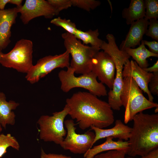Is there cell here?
<instances>
[{"label":"cell","instance_id":"cell-22","mask_svg":"<svg viewBox=\"0 0 158 158\" xmlns=\"http://www.w3.org/2000/svg\"><path fill=\"white\" fill-rule=\"evenodd\" d=\"M10 147L19 150L20 146L16 138L10 134L1 133L0 135V158L6 153L8 148Z\"/></svg>","mask_w":158,"mask_h":158},{"label":"cell","instance_id":"cell-26","mask_svg":"<svg viewBox=\"0 0 158 158\" xmlns=\"http://www.w3.org/2000/svg\"><path fill=\"white\" fill-rule=\"evenodd\" d=\"M47 1L54 8L55 16L58 15L61 11L72 6L71 0H48Z\"/></svg>","mask_w":158,"mask_h":158},{"label":"cell","instance_id":"cell-12","mask_svg":"<svg viewBox=\"0 0 158 158\" xmlns=\"http://www.w3.org/2000/svg\"><path fill=\"white\" fill-rule=\"evenodd\" d=\"M18 8L21 14L20 18L24 25L27 24L31 20L37 17L43 16L51 18L55 16L54 8L47 0H26L24 4Z\"/></svg>","mask_w":158,"mask_h":158},{"label":"cell","instance_id":"cell-23","mask_svg":"<svg viewBox=\"0 0 158 158\" xmlns=\"http://www.w3.org/2000/svg\"><path fill=\"white\" fill-rule=\"evenodd\" d=\"M50 22L56 26L63 28L67 32L73 35L78 29L75 24L71 22L70 20L62 19L60 17L53 19Z\"/></svg>","mask_w":158,"mask_h":158},{"label":"cell","instance_id":"cell-20","mask_svg":"<svg viewBox=\"0 0 158 158\" xmlns=\"http://www.w3.org/2000/svg\"><path fill=\"white\" fill-rule=\"evenodd\" d=\"M124 51L132 57L138 65L143 69L148 67L149 66L147 59L150 57H158V54L152 53L146 48L142 40L138 47L126 48Z\"/></svg>","mask_w":158,"mask_h":158},{"label":"cell","instance_id":"cell-8","mask_svg":"<svg viewBox=\"0 0 158 158\" xmlns=\"http://www.w3.org/2000/svg\"><path fill=\"white\" fill-rule=\"evenodd\" d=\"M68 108L65 105L61 111L55 112L52 115L41 116L37 123L40 128V138L44 142H53L60 145L66 135L64 127V119L68 115Z\"/></svg>","mask_w":158,"mask_h":158},{"label":"cell","instance_id":"cell-29","mask_svg":"<svg viewBox=\"0 0 158 158\" xmlns=\"http://www.w3.org/2000/svg\"><path fill=\"white\" fill-rule=\"evenodd\" d=\"M153 76L149 83V91L154 95H158V72L153 73Z\"/></svg>","mask_w":158,"mask_h":158},{"label":"cell","instance_id":"cell-6","mask_svg":"<svg viewBox=\"0 0 158 158\" xmlns=\"http://www.w3.org/2000/svg\"><path fill=\"white\" fill-rule=\"evenodd\" d=\"M75 73L74 70L70 66L67 70H62L59 73L61 89L63 92L66 93L73 88L80 87L97 97L107 95L105 86L97 81V76L92 72L78 77L75 76Z\"/></svg>","mask_w":158,"mask_h":158},{"label":"cell","instance_id":"cell-36","mask_svg":"<svg viewBox=\"0 0 158 158\" xmlns=\"http://www.w3.org/2000/svg\"><path fill=\"white\" fill-rule=\"evenodd\" d=\"M2 127L0 125V135L1 134V132L2 131Z\"/></svg>","mask_w":158,"mask_h":158},{"label":"cell","instance_id":"cell-4","mask_svg":"<svg viewBox=\"0 0 158 158\" xmlns=\"http://www.w3.org/2000/svg\"><path fill=\"white\" fill-rule=\"evenodd\" d=\"M120 98L122 105L125 108V123L132 121L135 115L144 110L155 108V112H158V104L147 99L142 90L131 77L123 78Z\"/></svg>","mask_w":158,"mask_h":158},{"label":"cell","instance_id":"cell-11","mask_svg":"<svg viewBox=\"0 0 158 158\" xmlns=\"http://www.w3.org/2000/svg\"><path fill=\"white\" fill-rule=\"evenodd\" d=\"M91 71L100 82L112 89L114 80L116 68L112 58L103 51H98L92 60Z\"/></svg>","mask_w":158,"mask_h":158},{"label":"cell","instance_id":"cell-5","mask_svg":"<svg viewBox=\"0 0 158 158\" xmlns=\"http://www.w3.org/2000/svg\"><path fill=\"white\" fill-rule=\"evenodd\" d=\"M64 44L72 57L70 66L77 74H86L91 71L92 61L99 48L89 46L82 44L73 35L68 32L62 34Z\"/></svg>","mask_w":158,"mask_h":158},{"label":"cell","instance_id":"cell-15","mask_svg":"<svg viewBox=\"0 0 158 158\" xmlns=\"http://www.w3.org/2000/svg\"><path fill=\"white\" fill-rule=\"evenodd\" d=\"M149 24L148 20L145 18L132 23L125 40L120 45L119 49L124 51L126 48H134L137 45L139 46Z\"/></svg>","mask_w":158,"mask_h":158},{"label":"cell","instance_id":"cell-3","mask_svg":"<svg viewBox=\"0 0 158 158\" xmlns=\"http://www.w3.org/2000/svg\"><path fill=\"white\" fill-rule=\"evenodd\" d=\"M106 38L108 42L103 41L100 49L112 58L116 68L113 87L107 93L108 102L112 109L119 111L122 106L120 96L123 84V69L126 61L130 57L125 51L119 49L113 35L108 34Z\"/></svg>","mask_w":158,"mask_h":158},{"label":"cell","instance_id":"cell-28","mask_svg":"<svg viewBox=\"0 0 158 158\" xmlns=\"http://www.w3.org/2000/svg\"><path fill=\"white\" fill-rule=\"evenodd\" d=\"M149 27L145 34L146 36L150 37L155 40L158 41V20L157 19H149Z\"/></svg>","mask_w":158,"mask_h":158},{"label":"cell","instance_id":"cell-18","mask_svg":"<svg viewBox=\"0 0 158 158\" xmlns=\"http://www.w3.org/2000/svg\"><path fill=\"white\" fill-rule=\"evenodd\" d=\"M20 104L13 100H6L5 94L0 91V125L5 129L7 125H13L16 115L13 111Z\"/></svg>","mask_w":158,"mask_h":158},{"label":"cell","instance_id":"cell-9","mask_svg":"<svg viewBox=\"0 0 158 158\" xmlns=\"http://www.w3.org/2000/svg\"><path fill=\"white\" fill-rule=\"evenodd\" d=\"M64 125L67 134L60 145L63 149L75 154H84L92 148L95 136L94 133L89 130L83 134L77 133L76 124L72 119L64 121Z\"/></svg>","mask_w":158,"mask_h":158},{"label":"cell","instance_id":"cell-1","mask_svg":"<svg viewBox=\"0 0 158 158\" xmlns=\"http://www.w3.org/2000/svg\"><path fill=\"white\" fill-rule=\"evenodd\" d=\"M69 115L84 130L92 126L104 128L114 121L113 109L108 102L90 92H78L66 100Z\"/></svg>","mask_w":158,"mask_h":158},{"label":"cell","instance_id":"cell-24","mask_svg":"<svg viewBox=\"0 0 158 158\" xmlns=\"http://www.w3.org/2000/svg\"><path fill=\"white\" fill-rule=\"evenodd\" d=\"M145 16L149 20L158 18V0H145Z\"/></svg>","mask_w":158,"mask_h":158},{"label":"cell","instance_id":"cell-34","mask_svg":"<svg viewBox=\"0 0 158 158\" xmlns=\"http://www.w3.org/2000/svg\"><path fill=\"white\" fill-rule=\"evenodd\" d=\"M23 1L22 0H10L9 3L16 5V7L20 8L22 6Z\"/></svg>","mask_w":158,"mask_h":158},{"label":"cell","instance_id":"cell-38","mask_svg":"<svg viewBox=\"0 0 158 158\" xmlns=\"http://www.w3.org/2000/svg\"><path fill=\"white\" fill-rule=\"evenodd\" d=\"M3 54V53L2 52H0V57Z\"/></svg>","mask_w":158,"mask_h":158},{"label":"cell","instance_id":"cell-7","mask_svg":"<svg viewBox=\"0 0 158 158\" xmlns=\"http://www.w3.org/2000/svg\"><path fill=\"white\" fill-rule=\"evenodd\" d=\"M33 47L31 41L24 39L19 40L10 51L3 54L0 57V63L5 67L27 73L33 65Z\"/></svg>","mask_w":158,"mask_h":158},{"label":"cell","instance_id":"cell-2","mask_svg":"<svg viewBox=\"0 0 158 158\" xmlns=\"http://www.w3.org/2000/svg\"><path fill=\"white\" fill-rule=\"evenodd\" d=\"M132 120L127 154L133 157H141L158 148V114L141 112L135 115Z\"/></svg>","mask_w":158,"mask_h":158},{"label":"cell","instance_id":"cell-27","mask_svg":"<svg viewBox=\"0 0 158 158\" xmlns=\"http://www.w3.org/2000/svg\"><path fill=\"white\" fill-rule=\"evenodd\" d=\"M127 151L118 150H111L95 156L94 158H125Z\"/></svg>","mask_w":158,"mask_h":158},{"label":"cell","instance_id":"cell-33","mask_svg":"<svg viewBox=\"0 0 158 158\" xmlns=\"http://www.w3.org/2000/svg\"><path fill=\"white\" fill-rule=\"evenodd\" d=\"M146 72L149 73H154L158 72V60L152 66L143 69Z\"/></svg>","mask_w":158,"mask_h":158},{"label":"cell","instance_id":"cell-35","mask_svg":"<svg viewBox=\"0 0 158 158\" xmlns=\"http://www.w3.org/2000/svg\"><path fill=\"white\" fill-rule=\"evenodd\" d=\"M10 0H0V10H4L6 5L9 3Z\"/></svg>","mask_w":158,"mask_h":158},{"label":"cell","instance_id":"cell-21","mask_svg":"<svg viewBox=\"0 0 158 158\" xmlns=\"http://www.w3.org/2000/svg\"><path fill=\"white\" fill-rule=\"evenodd\" d=\"M99 35L98 29L94 30H89L86 31L78 29L74 36L77 39L81 40L83 44H90L91 46L100 48L103 41L99 38Z\"/></svg>","mask_w":158,"mask_h":158},{"label":"cell","instance_id":"cell-13","mask_svg":"<svg viewBox=\"0 0 158 158\" xmlns=\"http://www.w3.org/2000/svg\"><path fill=\"white\" fill-rule=\"evenodd\" d=\"M153 76L152 73L146 72L140 67L135 61L127 60L124 65L123 77H130L133 78L140 89L147 94L148 100L153 102L154 97L150 92L149 83Z\"/></svg>","mask_w":158,"mask_h":158},{"label":"cell","instance_id":"cell-19","mask_svg":"<svg viewBox=\"0 0 158 158\" xmlns=\"http://www.w3.org/2000/svg\"><path fill=\"white\" fill-rule=\"evenodd\" d=\"M145 0H131L129 7L123 10L122 16L126 19L127 24L129 25L145 18Z\"/></svg>","mask_w":158,"mask_h":158},{"label":"cell","instance_id":"cell-32","mask_svg":"<svg viewBox=\"0 0 158 158\" xmlns=\"http://www.w3.org/2000/svg\"><path fill=\"white\" fill-rule=\"evenodd\" d=\"M139 158H158V148L150 152L147 154Z\"/></svg>","mask_w":158,"mask_h":158},{"label":"cell","instance_id":"cell-16","mask_svg":"<svg viewBox=\"0 0 158 158\" xmlns=\"http://www.w3.org/2000/svg\"><path fill=\"white\" fill-rule=\"evenodd\" d=\"M90 128V130L94 131L95 135L92 146L99 139L109 137L127 141L132 130V128L125 124L120 119L116 120L115 126L111 128H100L93 126Z\"/></svg>","mask_w":158,"mask_h":158},{"label":"cell","instance_id":"cell-14","mask_svg":"<svg viewBox=\"0 0 158 158\" xmlns=\"http://www.w3.org/2000/svg\"><path fill=\"white\" fill-rule=\"evenodd\" d=\"M19 13L17 7L0 10V52L11 42L12 26L16 22Z\"/></svg>","mask_w":158,"mask_h":158},{"label":"cell","instance_id":"cell-25","mask_svg":"<svg viewBox=\"0 0 158 158\" xmlns=\"http://www.w3.org/2000/svg\"><path fill=\"white\" fill-rule=\"evenodd\" d=\"M72 6L89 11L99 6V1L95 0H71Z\"/></svg>","mask_w":158,"mask_h":158},{"label":"cell","instance_id":"cell-17","mask_svg":"<svg viewBox=\"0 0 158 158\" xmlns=\"http://www.w3.org/2000/svg\"><path fill=\"white\" fill-rule=\"evenodd\" d=\"M106 138V140L104 142L88 150L84 154V158H94L95 156L101 152L111 150H123L128 152L129 149L128 141L118 140L117 141H114L113 138L111 137Z\"/></svg>","mask_w":158,"mask_h":158},{"label":"cell","instance_id":"cell-37","mask_svg":"<svg viewBox=\"0 0 158 158\" xmlns=\"http://www.w3.org/2000/svg\"><path fill=\"white\" fill-rule=\"evenodd\" d=\"M126 158H135V157H133L128 156V157H127Z\"/></svg>","mask_w":158,"mask_h":158},{"label":"cell","instance_id":"cell-10","mask_svg":"<svg viewBox=\"0 0 158 158\" xmlns=\"http://www.w3.org/2000/svg\"><path fill=\"white\" fill-rule=\"evenodd\" d=\"M70 54L67 51L54 56L49 55L41 58L26 73L25 78L31 84L37 82L54 70L70 66Z\"/></svg>","mask_w":158,"mask_h":158},{"label":"cell","instance_id":"cell-31","mask_svg":"<svg viewBox=\"0 0 158 158\" xmlns=\"http://www.w3.org/2000/svg\"><path fill=\"white\" fill-rule=\"evenodd\" d=\"M40 158H72L71 157L62 154L54 153L47 154L44 150L41 149Z\"/></svg>","mask_w":158,"mask_h":158},{"label":"cell","instance_id":"cell-30","mask_svg":"<svg viewBox=\"0 0 158 158\" xmlns=\"http://www.w3.org/2000/svg\"><path fill=\"white\" fill-rule=\"evenodd\" d=\"M143 40L144 44L147 46L149 48V50L152 53L158 54V42L155 40L148 41Z\"/></svg>","mask_w":158,"mask_h":158}]
</instances>
